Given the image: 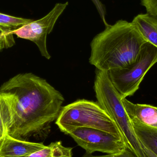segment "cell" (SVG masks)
<instances>
[{
  "label": "cell",
  "mask_w": 157,
  "mask_h": 157,
  "mask_svg": "<svg viewBox=\"0 0 157 157\" xmlns=\"http://www.w3.org/2000/svg\"><path fill=\"white\" fill-rule=\"evenodd\" d=\"M157 62V48L147 42L133 64L124 69L108 72L112 83L121 94L122 99L134 94L147 73Z\"/></svg>",
  "instance_id": "obj_5"
},
{
  "label": "cell",
  "mask_w": 157,
  "mask_h": 157,
  "mask_svg": "<svg viewBox=\"0 0 157 157\" xmlns=\"http://www.w3.org/2000/svg\"><path fill=\"white\" fill-rule=\"evenodd\" d=\"M33 21L32 19L16 17L0 13V26L16 29Z\"/></svg>",
  "instance_id": "obj_13"
},
{
  "label": "cell",
  "mask_w": 157,
  "mask_h": 157,
  "mask_svg": "<svg viewBox=\"0 0 157 157\" xmlns=\"http://www.w3.org/2000/svg\"><path fill=\"white\" fill-rule=\"evenodd\" d=\"M147 42L157 48V16L147 13L137 15L132 22Z\"/></svg>",
  "instance_id": "obj_10"
},
{
  "label": "cell",
  "mask_w": 157,
  "mask_h": 157,
  "mask_svg": "<svg viewBox=\"0 0 157 157\" xmlns=\"http://www.w3.org/2000/svg\"><path fill=\"white\" fill-rule=\"evenodd\" d=\"M94 88L98 103L116 123L127 148L136 157H147L123 104L121 96L112 83L108 72L96 70Z\"/></svg>",
  "instance_id": "obj_4"
},
{
  "label": "cell",
  "mask_w": 157,
  "mask_h": 157,
  "mask_svg": "<svg viewBox=\"0 0 157 157\" xmlns=\"http://www.w3.org/2000/svg\"><path fill=\"white\" fill-rule=\"evenodd\" d=\"M13 29L0 26V50L11 48L15 43Z\"/></svg>",
  "instance_id": "obj_14"
},
{
  "label": "cell",
  "mask_w": 157,
  "mask_h": 157,
  "mask_svg": "<svg viewBox=\"0 0 157 157\" xmlns=\"http://www.w3.org/2000/svg\"><path fill=\"white\" fill-rule=\"evenodd\" d=\"M91 1H92V2H93V3L96 6L97 10L98 12L101 17L103 22H104L105 26L107 25L108 24L106 22V19H105L106 11L105 6L101 3V2L100 0H91Z\"/></svg>",
  "instance_id": "obj_17"
},
{
  "label": "cell",
  "mask_w": 157,
  "mask_h": 157,
  "mask_svg": "<svg viewBox=\"0 0 157 157\" xmlns=\"http://www.w3.org/2000/svg\"><path fill=\"white\" fill-rule=\"evenodd\" d=\"M73 149L64 146L62 141H56L25 157H73Z\"/></svg>",
  "instance_id": "obj_12"
},
{
  "label": "cell",
  "mask_w": 157,
  "mask_h": 157,
  "mask_svg": "<svg viewBox=\"0 0 157 157\" xmlns=\"http://www.w3.org/2000/svg\"><path fill=\"white\" fill-rule=\"evenodd\" d=\"M68 4V2L56 4L47 15L12 30V33L18 37L28 40L35 43L42 56L47 59H50L51 56L47 48V36L53 30L57 20Z\"/></svg>",
  "instance_id": "obj_6"
},
{
  "label": "cell",
  "mask_w": 157,
  "mask_h": 157,
  "mask_svg": "<svg viewBox=\"0 0 157 157\" xmlns=\"http://www.w3.org/2000/svg\"><path fill=\"white\" fill-rule=\"evenodd\" d=\"M143 148H144V151L145 154L146 155L147 157H157V156L155 155L154 153H153L152 151H150L149 149L143 146Z\"/></svg>",
  "instance_id": "obj_18"
},
{
  "label": "cell",
  "mask_w": 157,
  "mask_h": 157,
  "mask_svg": "<svg viewBox=\"0 0 157 157\" xmlns=\"http://www.w3.org/2000/svg\"><path fill=\"white\" fill-rule=\"evenodd\" d=\"M82 157H136V156L128 148L121 153L112 155H93L91 154L86 153Z\"/></svg>",
  "instance_id": "obj_16"
},
{
  "label": "cell",
  "mask_w": 157,
  "mask_h": 157,
  "mask_svg": "<svg viewBox=\"0 0 157 157\" xmlns=\"http://www.w3.org/2000/svg\"><path fill=\"white\" fill-rule=\"evenodd\" d=\"M105 27L90 43V63L105 72L133 64L147 41L132 22L120 20Z\"/></svg>",
  "instance_id": "obj_2"
},
{
  "label": "cell",
  "mask_w": 157,
  "mask_h": 157,
  "mask_svg": "<svg viewBox=\"0 0 157 157\" xmlns=\"http://www.w3.org/2000/svg\"><path fill=\"white\" fill-rule=\"evenodd\" d=\"M122 101L130 119H136L144 124L157 128V107L134 104L126 98L122 99Z\"/></svg>",
  "instance_id": "obj_9"
},
{
  "label": "cell",
  "mask_w": 157,
  "mask_h": 157,
  "mask_svg": "<svg viewBox=\"0 0 157 157\" xmlns=\"http://www.w3.org/2000/svg\"><path fill=\"white\" fill-rule=\"evenodd\" d=\"M55 124L67 135L77 128H91L124 140L114 120L98 101L80 99L62 107Z\"/></svg>",
  "instance_id": "obj_3"
},
{
  "label": "cell",
  "mask_w": 157,
  "mask_h": 157,
  "mask_svg": "<svg viewBox=\"0 0 157 157\" xmlns=\"http://www.w3.org/2000/svg\"><path fill=\"white\" fill-rule=\"evenodd\" d=\"M141 2L147 13L157 16V0H141Z\"/></svg>",
  "instance_id": "obj_15"
},
{
  "label": "cell",
  "mask_w": 157,
  "mask_h": 157,
  "mask_svg": "<svg viewBox=\"0 0 157 157\" xmlns=\"http://www.w3.org/2000/svg\"><path fill=\"white\" fill-rule=\"evenodd\" d=\"M45 146L42 143L17 139L6 134L0 143V157H25Z\"/></svg>",
  "instance_id": "obj_8"
},
{
  "label": "cell",
  "mask_w": 157,
  "mask_h": 157,
  "mask_svg": "<svg viewBox=\"0 0 157 157\" xmlns=\"http://www.w3.org/2000/svg\"><path fill=\"white\" fill-rule=\"evenodd\" d=\"M64 99L46 79L20 74L0 87V112L6 134L17 139L45 140Z\"/></svg>",
  "instance_id": "obj_1"
},
{
  "label": "cell",
  "mask_w": 157,
  "mask_h": 157,
  "mask_svg": "<svg viewBox=\"0 0 157 157\" xmlns=\"http://www.w3.org/2000/svg\"><path fill=\"white\" fill-rule=\"evenodd\" d=\"M71 136L87 154L96 152L107 155L118 154L127 149L123 139L97 129L79 128L71 132Z\"/></svg>",
  "instance_id": "obj_7"
},
{
  "label": "cell",
  "mask_w": 157,
  "mask_h": 157,
  "mask_svg": "<svg viewBox=\"0 0 157 157\" xmlns=\"http://www.w3.org/2000/svg\"><path fill=\"white\" fill-rule=\"evenodd\" d=\"M136 134L143 146L157 156V128L148 126L136 119H131Z\"/></svg>",
  "instance_id": "obj_11"
}]
</instances>
